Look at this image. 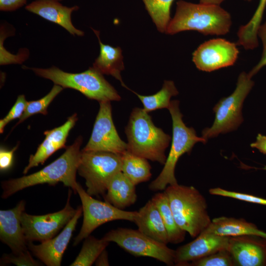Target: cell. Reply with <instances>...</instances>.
Listing matches in <instances>:
<instances>
[{
  "label": "cell",
  "mask_w": 266,
  "mask_h": 266,
  "mask_svg": "<svg viewBox=\"0 0 266 266\" xmlns=\"http://www.w3.org/2000/svg\"><path fill=\"white\" fill-rule=\"evenodd\" d=\"M209 193L212 195L229 197L248 202L266 205V199L245 193L227 190L221 188H211Z\"/></svg>",
  "instance_id": "cell-32"
},
{
  "label": "cell",
  "mask_w": 266,
  "mask_h": 266,
  "mask_svg": "<svg viewBox=\"0 0 266 266\" xmlns=\"http://www.w3.org/2000/svg\"><path fill=\"white\" fill-rule=\"evenodd\" d=\"M254 82L248 73L241 72L238 77L236 86L229 96L222 98L213 107L215 120L212 126L202 131V137L206 140L235 130L243 122L241 109L245 99Z\"/></svg>",
  "instance_id": "cell-7"
},
{
  "label": "cell",
  "mask_w": 266,
  "mask_h": 266,
  "mask_svg": "<svg viewBox=\"0 0 266 266\" xmlns=\"http://www.w3.org/2000/svg\"><path fill=\"white\" fill-rule=\"evenodd\" d=\"M76 193L80 199L83 214L81 229L74 239L73 245H78L97 228L116 220L134 221L137 211H128L118 208L111 204L96 200L89 195L78 183Z\"/></svg>",
  "instance_id": "cell-10"
},
{
  "label": "cell",
  "mask_w": 266,
  "mask_h": 266,
  "mask_svg": "<svg viewBox=\"0 0 266 266\" xmlns=\"http://www.w3.org/2000/svg\"><path fill=\"white\" fill-rule=\"evenodd\" d=\"M103 197L105 201L124 210L136 201L135 185L122 171L118 172L109 181Z\"/></svg>",
  "instance_id": "cell-21"
},
{
  "label": "cell",
  "mask_w": 266,
  "mask_h": 266,
  "mask_svg": "<svg viewBox=\"0 0 266 266\" xmlns=\"http://www.w3.org/2000/svg\"><path fill=\"white\" fill-rule=\"evenodd\" d=\"M26 202L20 201L13 208L0 211V239L18 254L28 250L21 223V216L25 209Z\"/></svg>",
  "instance_id": "cell-17"
},
{
  "label": "cell",
  "mask_w": 266,
  "mask_h": 266,
  "mask_svg": "<svg viewBox=\"0 0 266 266\" xmlns=\"http://www.w3.org/2000/svg\"><path fill=\"white\" fill-rule=\"evenodd\" d=\"M109 242L89 235L85 238L82 248L70 266H90L100 254L105 249Z\"/></svg>",
  "instance_id": "cell-27"
},
{
  "label": "cell",
  "mask_w": 266,
  "mask_h": 266,
  "mask_svg": "<svg viewBox=\"0 0 266 266\" xmlns=\"http://www.w3.org/2000/svg\"><path fill=\"white\" fill-rule=\"evenodd\" d=\"M250 146L266 155V136L259 133L257 136L256 141L251 143Z\"/></svg>",
  "instance_id": "cell-38"
},
{
  "label": "cell",
  "mask_w": 266,
  "mask_h": 266,
  "mask_svg": "<svg viewBox=\"0 0 266 266\" xmlns=\"http://www.w3.org/2000/svg\"><path fill=\"white\" fill-rule=\"evenodd\" d=\"M238 54L236 43L218 38L201 44L193 53L192 60L198 69L210 72L233 66Z\"/></svg>",
  "instance_id": "cell-13"
},
{
  "label": "cell",
  "mask_w": 266,
  "mask_h": 266,
  "mask_svg": "<svg viewBox=\"0 0 266 266\" xmlns=\"http://www.w3.org/2000/svg\"><path fill=\"white\" fill-rule=\"evenodd\" d=\"M224 0H200V3L205 4L220 5Z\"/></svg>",
  "instance_id": "cell-40"
},
{
  "label": "cell",
  "mask_w": 266,
  "mask_h": 266,
  "mask_svg": "<svg viewBox=\"0 0 266 266\" xmlns=\"http://www.w3.org/2000/svg\"><path fill=\"white\" fill-rule=\"evenodd\" d=\"M266 7V0H260L258 7L251 19L244 25L239 27L240 34L245 39L254 41L258 38V29Z\"/></svg>",
  "instance_id": "cell-30"
},
{
  "label": "cell",
  "mask_w": 266,
  "mask_h": 266,
  "mask_svg": "<svg viewBox=\"0 0 266 266\" xmlns=\"http://www.w3.org/2000/svg\"><path fill=\"white\" fill-rule=\"evenodd\" d=\"M263 169L266 170V166H265Z\"/></svg>",
  "instance_id": "cell-41"
},
{
  "label": "cell",
  "mask_w": 266,
  "mask_h": 266,
  "mask_svg": "<svg viewBox=\"0 0 266 266\" xmlns=\"http://www.w3.org/2000/svg\"><path fill=\"white\" fill-rule=\"evenodd\" d=\"M228 249L235 266H266V238L255 235L230 237Z\"/></svg>",
  "instance_id": "cell-15"
},
{
  "label": "cell",
  "mask_w": 266,
  "mask_h": 266,
  "mask_svg": "<svg viewBox=\"0 0 266 266\" xmlns=\"http://www.w3.org/2000/svg\"><path fill=\"white\" fill-rule=\"evenodd\" d=\"M132 92L139 99L143 105L144 110L147 112L164 108L168 109L171 97L178 94L173 81L170 80H165L162 88L152 95L143 96Z\"/></svg>",
  "instance_id": "cell-26"
},
{
  "label": "cell",
  "mask_w": 266,
  "mask_h": 266,
  "mask_svg": "<svg viewBox=\"0 0 266 266\" xmlns=\"http://www.w3.org/2000/svg\"><path fill=\"white\" fill-rule=\"evenodd\" d=\"M122 155V172L134 185L151 178V166L147 159L127 151Z\"/></svg>",
  "instance_id": "cell-25"
},
{
  "label": "cell",
  "mask_w": 266,
  "mask_h": 266,
  "mask_svg": "<svg viewBox=\"0 0 266 266\" xmlns=\"http://www.w3.org/2000/svg\"><path fill=\"white\" fill-rule=\"evenodd\" d=\"M137 212L134 223L140 232L159 242L166 244L169 243L161 214L151 200Z\"/></svg>",
  "instance_id": "cell-20"
},
{
  "label": "cell",
  "mask_w": 266,
  "mask_h": 266,
  "mask_svg": "<svg viewBox=\"0 0 266 266\" xmlns=\"http://www.w3.org/2000/svg\"><path fill=\"white\" fill-rule=\"evenodd\" d=\"M25 68L37 75L51 80L63 88L78 91L89 99L101 101H119L121 97L115 89L94 67L80 73H68L52 66L49 68Z\"/></svg>",
  "instance_id": "cell-5"
},
{
  "label": "cell",
  "mask_w": 266,
  "mask_h": 266,
  "mask_svg": "<svg viewBox=\"0 0 266 266\" xmlns=\"http://www.w3.org/2000/svg\"><path fill=\"white\" fill-rule=\"evenodd\" d=\"M83 138L78 136L58 159L33 173L1 182V198L6 199L25 188L38 184L54 186L62 182L76 193V174L79 163Z\"/></svg>",
  "instance_id": "cell-1"
},
{
  "label": "cell",
  "mask_w": 266,
  "mask_h": 266,
  "mask_svg": "<svg viewBox=\"0 0 266 266\" xmlns=\"http://www.w3.org/2000/svg\"><path fill=\"white\" fill-rule=\"evenodd\" d=\"M232 23L230 14L220 5L180 0L176 2L175 14L166 33L196 31L204 35H222L230 32Z\"/></svg>",
  "instance_id": "cell-2"
},
{
  "label": "cell",
  "mask_w": 266,
  "mask_h": 266,
  "mask_svg": "<svg viewBox=\"0 0 266 266\" xmlns=\"http://www.w3.org/2000/svg\"><path fill=\"white\" fill-rule=\"evenodd\" d=\"M178 226L192 237H196L210 224L204 197L194 187L168 185L165 190Z\"/></svg>",
  "instance_id": "cell-4"
},
{
  "label": "cell",
  "mask_w": 266,
  "mask_h": 266,
  "mask_svg": "<svg viewBox=\"0 0 266 266\" xmlns=\"http://www.w3.org/2000/svg\"><path fill=\"white\" fill-rule=\"evenodd\" d=\"M25 8L59 25L72 35L82 36L84 34L83 32L73 26L71 20V13L78 9L77 6L68 7L56 0H37L27 5Z\"/></svg>",
  "instance_id": "cell-19"
},
{
  "label": "cell",
  "mask_w": 266,
  "mask_h": 266,
  "mask_svg": "<svg viewBox=\"0 0 266 266\" xmlns=\"http://www.w3.org/2000/svg\"><path fill=\"white\" fill-rule=\"evenodd\" d=\"M95 263L96 266H107L109 265L108 253L105 249L98 256Z\"/></svg>",
  "instance_id": "cell-39"
},
{
  "label": "cell",
  "mask_w": 266,
  "mask_h": 266,
  "mask_svg": "<svg viewBox=\"0 0 266 266\" xmlns=\"http://www.w3.org/2000/svg\"><path fill=\"white\" fill-rule=\"evenodd\" d=\"M71 194L69 189L66 205L60 211L42 215H31L25 212L22 214L21 223L28 242L49 240L66 225L77 211L70 204Z\"/></svg>",
  "instance_id": "cell-11"
},
{
  "label": "cell",
  "mask_w": 266,
  "mask_h": 266,
  "mask_svg": "<svg viewBox=\"0 0 266 266\" xmlns=\"http://www.w3.org/2000/svg\"><path fill=\"white\" fill-rule=\"evenodd\" d=\"M82 213V207L79 206L74 216L57 236L38 245L29 242L28 248L46 266H61L63 254Z\"/></svg>",
  "instance_id": "cell-14"
},
{
  "label": "cell",
  "mask_w": 266,
  "mask_h": 266,
  "mask_svg": "<svg viewBox=\"0 0 266 266\" xmlns=\"http://www.w3.org/2000/svg\"><path fill=\"white\" fill-rule=\"evenodd\" d=\"M77 120V114L74 113L69 117L63 125L45 131L44 139L38 146L35 153L30 156L28 164L24 169L23 174H27L30 169L39 164L43 165L49 157L58 150L66 148V138Z\"/></svg>",
  "instance_id": "cell-18"
},
{
  "label": "cell",
  "mask_w": 266,
  "mask_h": 266,
  "mask_svg": "<svg viewBox=\"0 0 266 266\" xmlns=\"http://www.w3.org/2000/svg\"><path fill=\"white\" fill-rule=\"evenodd\" d=\"M12 264L18 266H37L40 263L34 260L28 250L18 254H5L1 259V264Z\"/></svg>",
  "instance_id": "cell-34"
},
{
  "label": "cell",
  "mask_w": 266,
  "mask_h": 266,
  "mask_svg": "<svg viewBox=\"0 0 266 266\" xmlns=\"http://www.w3.org/2000/svg\"><path fill=\"white\" fill-rule=\"evenodd\" d=\"M258 36L260 37L262 41L263 50L260 60L248 73L249 75L252 77L263 67L266 66V22L260 26L258 29Z\"/></svg>",
  "instance_id": "cell-35"
},
{
  "label": "cell",
  "mask_w": 266,
  "mask_h": 266,
  "mask_svg": "<svg viewBox=\"0 0 266 266\" xmlns=\"http://www.w3.org/2000/svg\"><path fill=\"white\" fill-rule=\"evenodd\" d=\"M63 89L62 86L54 84L51 91L41 99L27 101L25 111L15 126L32 115L37 114L46 115L48 106Z\"/></svg>",
  "instance_id": "cell-29"
},
{
  "label": "cell",
  "mask_w": 266,
  "mask_h": 266,
  "mask_svg": "<svg viewBox=\"0 0 266 266\" xmlns=\"http://www.w3.org/2000/svg\"><path fill=\"white\" fill-rule=\"evenodd\" d=\"M97 35L100 46L99 57L93 64L95 69L101 74L111 75L120 81L122 85L129 89L122 79L121 72L124 69L122 50L102 43L100 38V32L93 29Z\"/></svg>",
  "instance_id": "cell-23"
},
{
  "label": "cell",
  "mask_w": 266,
  "mask_h": 266,
  "mask_svg": "<svg viewBox=\"0 0 266 266\" xmlns=\"http://www.w3.org/2000/svg\"><path fill=\"white\" fill-rule=\"evenodd\" d=\"M27 0H0V9L1 11L15 10L26 3Z\"/></svg>",
  "instance_id": "cell-37"
},
{
  "label": "cell",
  "mask_w": 266,
  "mask_h": 266,
  "mask_svg": "<svg viewBox=\"0 0 266 266\" xmlns=\"http://www.w3.org/2000/svg\"><path fill=\"white\" fill-rule=\"evenodd\" d=\"M203 232L228 237L255 235L266 238V233L254 224L243 219L225 216L214 218Z\"/></svg>",
  "instance_id": "cell-22"
},
{
  "label": "cell",
  "mask_w": 266,
  "mask_h": 266,
  "mask_svg": "<svg viewBox=\"0 0 266 266\" xmlns=\"http://www.w3.org/2000/svg\"><path fill=\"white\" fill-rule=\"evenodd\" d=\"M122 166L121 155L81 150L77 172L85 180L89 195L103 197L109 181L115 174L122 171Z\"/></svg>",
  "instance_id": "cell-8"
},
{
  "label": "cell",
  "mask_w": 266,
  "mask_h": 266,
  "mask_svg": "<svg viewBox=\"0 0 266 266\" xmlns=\"http://www.w3.org/2000/svg\"><path fill=\"white\" fill-rule=\"evenodd\" d=\"M57 0V1H58V0Z\"/></svg>",
  "instance_id": "cell-43"
},
{
  "label": "cell",
  "mask_w": 266,
  "mask_h": 266,
  "mask_svg": "<svg viewBox=\"0 0 266 266\" xmlns=\"http://www.w3.org/2000/svg\"><path fill=\"white\" fill-rule=\"evenodd\" d=\"M158 208L166 227L169 243L177 244L184 241L186 232L177 225L171 209L168 198L164 191L151 199Z\"/></svg>",
  "instance_id": "cell-24"
},
{
  "label": "cell",
  "mask_w": 266,
  "mask_h": 266,
  "mask_svg": "<svg viewBox=\"0 0 266 266\" xmlns=\"http://www.w3.org/2000/svg\"><path fill=\"white\" fill-rule=\"evenodd\" d=\"M19 144H17L11 150H7L3 148L0 149V170L5 171L9 169L12 165L14 154L17 150Z\"/></svg>",
  "instance_id": "cell-36"
},
{
  "label": "cell",
  "mask_w": 266,
  "mask_h": 266,
  "mask_svg": "<svg viewBox=\"0 0 266 266\" xmlns=\"http://www.w3.org/2000/svg\"><path fill=\"white\" fill-rule=\"evenodd\" d=\"M136 257L155 259L166 265L174 264L175 250L140 232L138 230L119 228L107 233L102 237Z\"/></svg>",
  "instance_id": "cell-9"
},
{
  "label": "cell",
  "mask_w": 266,
  "mask_h": 266,
  "mask_svg": "<svg viewBox=\"0 0 266 266\" xmlns=\"http://www.w3.org/2000/svg\"><path fill=\"white\" fill-rule=\"evenodd\" d=\"M127 151L136 156L164 165L165 151L171 137L154 124L148 112L133 108L125 129Z\"/></svg>",
  "instance_id": "cell-3"
},
{
  "label": "cell",
  "mask_w": 266,
  "mask_h": 266,
  "mask_svg": "<svg viewBox=\"0 0 266 266\" xmlns=\"http://www.w3.org/2000/svg\"><path fill=\"white\" fill-rule=\"evenodd\" d=\"M230 237L202 232L195 239L175 250L174 264L188 266L192 262L228 249Z\"/></svg>",
  "instance_id": "cell-16"
},
{
  "label": "cell",
  "mask_w": 266,
  "mask_h": 266,
  "mask_svg": "<svg viewBox=\"0 0 266 266\" xmlns=\"http://www.w3.org/2000/svg\"><path fill=\"white\" fill-rule=\"evenodd\" d=\"M179 104L178 100L171 101L168 108L172 121V143L162 170L149 184V189L152 191L165 190L167 186L178 183L174 172L179 158L186 153H190L196 143L207 141L198 136L194 128L188 127L184 123Z\"/></svg>",
  "instance_id": "cell-6"
},
{
  "label": "cell",
  "mask_w": 266,
  "mask_h": 266,
  "mask_svg": "<svg viewBox=\"0 0 266 266\" xmlns=\"http://www.w3.org/2000/svg\"><path fill=\"white\" fill-rule=\"evenodd\" d=\"M127 143L121 139L114 126L110 101L100 102V109L91 137L82 150L122 155L127 151Z\"/></svg>",
  "instance_id": "cell-12"
},
{
  "label": "cell",
  "mask_w": 266,
  "mask_h": 266,
  "mask_svg": "<svg viewBox=\"0 0 266 266\" xmlns=\"http://www.w3.org/2000/svg\"><path fill=\"white\" fill-rule=\"evenodd\" d=\"M188 266H234L235 264L229 250L228 249H223L192 262Z\"/></svg>",
  "instance_id": "cell-31"
},
{
  "label": "cell",
  "mask_w": 266,
  "mask_h": 266,
  "mask_svg": "<svg viewBox=\"0 0 266 266\" xmlns=\"http://www.w3.org/2000/svg\"><path fill=\"white\" fill-rule=\"evenodd\" d=\"M158 30L166 33L171 20L170 7L174 0H142Z\"/></svg>",
  "instance_id": "cell-28"
},
{
  "label": "cell",
  "mask_w": 266,
  "mask_h": 266,
  "mask_svg": "<svg viewBox=\"0 0 266 266\" xmlns=\"http://www.w3.org/2000/svg\"><path fill=\"white\" fill-rule=\"evenodd\" d=\"M27 101L24 95L18 96L15 103L10 110L8 114L0 120V133H2L5 126L12 120L20 118L23 115Z\"/></svg>",
  "instance_id": "cell-33"
},
{
  "label": "cell",
  "mask_w": 266,
  "mask_h": 266,
  "mask_svg": "<svg viewBox=\"0 0 266 266\" xmlns=\"http://www.w3.org/2000/svg\"><path fill=\"white\" fill-rule=\"evenodd\" d=\"M244 0L248 1H251L252 0Z\"/></svg>",
  "instance_id": "cell-42"
}]
</instances>
